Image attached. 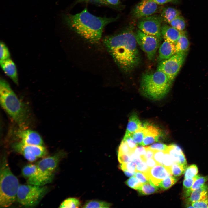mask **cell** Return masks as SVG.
<instances>
[{"label": "cell", "mask_w": 208, "mask_h": 208, "mask_svg": "<svg viewBox=\"0 0 208 208\" xmlns=\"http://www.w3.org/2000/svg\"><path fill=\"white\" fill-rule=\"evenodd\" d=\"M133 24L120 32L106 37L104 43L114 59L125 71L131 70L138 64L140 56Z\"/></svg>", "instance_id": "1"}, {"label": "cell", "mask_w": 208, "mask_h": 208, "mask_svg": "<svg viewBox=\"0 0 208 208\" xmlns=\"http://www.w3.org/2000/svg\"><path fill=\"white\" fill-rule=\"evenodd\" d=\"M116 17H98L89 12L87 8L75 14H65L62 16L64 23L70 29L88 41L99 42L103 30L108 24L116 21Z\"/></svg>", "instance_id": "2"}, {"label": "cell", "mask_w": 208, "mask_h": 208, "mask_svg": "<svg viewBox=\"0 0 208 208\" xmlns=\"http://www.w3.org/2000/svg\"><path fill=\"white\" fill-rule=\"evenodd\" d=\"M0 102L3 109L20 129H27L29 116L27 106L16 96L8 83L0 81Z\"/></svg>", "instance_id": "3"}, {"label": "cell", "mask_w": 208, "mask_h": 208, "mask_svg": "<svg viewBox=\"0 0 208 208\" xmlns=\"http://www.w3.org/2000/svg\"><path fill=\"white\" fill-rule=\"evenodd\" d=\"M172 82L164 73L157 70L153 73L143 75L140 90L144 95L148 98L160 99L168 92Z\"/></svg>", "instance_id": "4"}, {"label": "cell", "mask_w": 208, "mask_h": 208, "mask_svg": "<svg viewBox=\"0 0 208 208\" xmlns=\"http://www.w3.org/2000/svg\"><path fill=\"white\" fill-rule=\"evenodd\" d=\"M18 180L12 172L7 160L4 157L0 170V206L5 208L11 206L16 200L19 186Z\"/></svg>", "instance_id": "5"}, {"label": "cell", "mask_w": 208, "mask_h": 208, "mask_svg": "<svg viewBox=\"0 0 208 208\" xmlns=\"http://www.w3.org/2000/svg\"><path fill=\"white\" fill-rule=\"evenodd\" d=\"M66 155L63 151L44 158L36 164L37 170L34 176L27 179L28 184L43 186L52 181L54 172L61 160Z\"/></svg>", "instance_id": "6"}, {"label": "cell", "mask_w": 208, "mask_h": 208, "mask_svg": "<svg viewBox=\"0 0 208 208\" xmlns=\"http://www.w3.org/2000/svg\"><path fill=\"white\" fill-rule=\"evenodd\" d=\"M48 188L43 186L31 184L20 185L16 200L22 205L32 207L37 205L46 194Z\"/></svg>", "instance_id": "7"}, {"label": "cell", "mask_w": 208, "mask_h": 208, "mask_svg": "<svg viewBox=\"0 0 208 208\" xmlns=\"http://www.w3.org/2000/svg\"><path fill=\"white\" fill-rule=\"evenodd\" d=\"M186 55V53H176L169 58L161 61L157 70L164 73L173 82L179 72Z\"/></svg>", "instance_id": "8"}, {"label": "cell", "mask_w": 208, "mask_h": 208, "mask_svg": "<svg viewBox=\"0 0 208 208\" xmlns=\"http://www.w3.org/2000/svg\"><path fill=\"white\" fill-rule=\"evenodd\" d=\"M138 20L137 25L139 29L145 34L162 40L161 29L164 21L160 14H154Z\"/></svg>", "instance_id": "9"}, {"label": "cell", "mask_w": 208, "mask_h": 208, "mask_svg": "<svg viewBox=\"0 0 208 208\" xmlns=\"http://www.w3.org/2000/svg\"><path fill=\"white\" fill-rule=\"evenodd\" d=\"M12 147L14 151L31 162L38 158L45 157L48 153L47 150L44 146L26 144L20 141L13 143Z\"/></svg>", "instance_id": "10"}, {"label": "cell", "mask_w": 208, "mask_h": 208, "mask_svg": "<svg viewBox=\"0 0 208 208\" xmlns=\"http://www.w3.org/2000/svg\"><path fill=\"white\" fill-rule=\"evenodd\" d=\"M135 35L137 44L146 53L148 59L152 60L155 56L160 40L155 36L145 34L138 29H136Z\"/></svg>", "instance_id": "11"}, {"label": "cell", "mask_w": 208, "mask_h": 208, "mask_svg": "<svg viewBox=\"0 0 208 208\" xmlns=\"http://www.w3.org/2000/svg\"><path fill=\"white\" fill-rule=\"evenodd\" d=\"M162 8L160 5L149 0H142L136 4L131 12V16L138 20L160 12Z\"/></svg>", "instance_id": "12"}, {"label": "cell", "mask_w": 208, "mask_h": 208, "mask_svg": "<svg viewBox=\"0 0 208 208\" xmlns=\"http://www.w3.org/2000/svg\"><path fill=\"white\" fill-rule=\"evenodd\" d=\"M16 136L20 142L26 144L44 146L43 140L40 135L33 130L26 129H18L16 132Z\"/></svg>", "instance_id": "13"}, {"label": "cell", "mask_w": 208, "mask_h": 208, "mask_svg": "<svg viewBox=\"0 0 208 208\" xmlns=\"http://www.w3.org/2000/svg\"><path fill=\"white\" fill-rule=\"evenodd\" d=\"M149 181L158 187L159 183L167 177L172 175L170 170L162 165L158 164L150 168L144 173Z\"/></svg>", "instance_id": "14"}, {"label": "cell", "mask_w": 208, "mask_h": 208, "mask_svg": "<svg viewBox=\"0 0 208 208\" xmlns=\"http://www.w3.org/2000/svg\"><path fill=\"white\" fill-rule=\"evenodd\" d=\"M144 137L142 142L144 145L146 146L158 142L162 135L161 130L158 127L148 123L144 124Z\"/></svg>", "instance_id": "15"}, {"label": "cell", "mask_w": 208, "mask_h": 208, "mask_svg": "<svg viewBox=\"0 0 208 208\" xmlns=\"http://www.w3.org/2000/svg\"><path fill=\"white\" fill-rule=\"evenodd\" d=\"M1 67L5 73L17 85L18 84L17 71L16 65L10 58L0 60Z\"/></svg>", "instance_id": "16"}, {"label": "cell", "mask_w": 208, "mask_h": 208, "mask_svg": "<svg viewBox=\"0 0 208 208\" xmlns=\"http://www.w3.org/2000/svg\"><path fill=\"white\" fill-rule=\"evenodd\" d=\"M208 198V185L205 184L193 190L186 199L187 207H193L191 204L193 202Z\"/></svg>", "instance_id": "17"}, {"label": "cell", "mask_w": 208, "mask_h": 208, "mask_svg": "<svg viewBox=\"0 0 208 208\" xmlns=\"http://www.w3.org/2000/svg\"><path fill=\"white\" fill-rule=\"evenodd\" d=\"M181 32L166 24H162L161 27V34L164 40L174 44L178 39Z\"/></svg>", "instance_id": "18"}, {"label": "cell", "mask_w": 208, "mask_h": 208, "mask_svg": "<svg viewBox=\"0 0 208 208\" xmlns=\"http://www.w3.org/2000/svg\"><path fill=\"white\" fill-rule=\"evenodd\" d=\"M159 53L158 58L159 61L169 58L176 53L175 44L164 40L159 48Z\"/></svg>", "instance_id": "19"}, {"label": "cell", "mask_w": 208, "mask_h": 208, "mask_svg": "<svg viewBox=\"0 0 208 208\" xmlns=\"http://www.w3.org/2000/svg\"><path fill=\"white\" fill-rule=\"evenodd\" d=\"M160 13L164 22L169 24L181 14L179 10L171 7H162Z\"/></svg>", "instance_id": "20"}, {"label": "cell", "mask_w": 208, "mask_h": 208, "mask_svg": "<svg viewBox=\"0 0 208 208\" xmlns=\"http://www.w3.org/2000/svg\"><path fill=\"white\" fill-rule=\"evenodd\" d=\"M189 41L186 33L182 31L178 39L175 44L176 53H186L189 47Z\"/></svg>", "instance_id": "21"}, {"label": "cell", "mask_w": 208, "mask_h": 208, "mask_svg": "<svg viewBox=\"0 0 208 208\" xmlns=\"http://www.w3.org/2000/svg\"><path fill=\"white\" fill-rule=\"evenodd\" d=\"M142 126L137 115L133 113L129 117L125 133L131 135Z\"/></svg>", "instance_id": "22"}, {"label": "cell", "mask_w": 208, "mask_h": 208, "mask_svg": "<svg viewBox=\"0 0 208 208\" xmlns=\"http://www.w3.org/2000/svg\"><path fill=\"white\" fill-rule=\"evenodd\" d=\"M86 2H93L113 8H118L121 5L120 0H76L74 5Z\"/></svg>", "instance_id": "23"}, {"label": "cell", "mask_w": 208, "mask_h": 208, "mask_svg": "<svg viewBox=\"0 0 208 208\" xmlns=\"http://www.w3.org/2000/svg\"><path fill=\"white\" fill-rule=\"evenodd\" d=\"M159 188L154 185L150 181L148 183H143L137 190L141 195H146L153 194L158 192Z\"/></svg>", "instance_id": "24"}, {"label": "cell", "mask_w": 208, "mask_h": 208, "mask_svg": "<svg viewBox=\"0 0 208 208\" xmlns=\"http://www.w3.org/2000/svg\"><path fill=\"white\" fill-rule=\"evenodd\" d=\"M112 204L108 202L97 200H91L86 202L83 208H110Z\"/></svg>", "instance_id": "25"}, {"label": "cell", "mask_w": 208, "mask_h": 208, "mask_svg": "<svg viewBox=\"0 0 208 208\" xmlns=\"http://www.w3.org/2000/svg\"><path fill=\"white\" fill-rule=\"evenodd\" d=\"M37 168L36 164H29L26 165L22 169L23 176L28 179L33 177L36 173Z\"/></svg>", "instance_id": "26"}, {"label": "cell", "mask_w": 208, "mask_h": 208, "mask_svg": "<svg viewBox=\"0 0 208 208\" xmlns=\"http://www.w3.org/2000/svg\"><path fill=\"white\" fill-rule=\"evenodd\" d=\"M178 180V179L172 175L168 176L159 183L158 187L162 190H167L175 184Z\"/></svg>", "instance_id": "27"}, {"label": "cell", "mask_w": 208, "mask_h": 208, "mask_svg": "<svg viewBox=\"0 0 208 208\" xmlns=\"http://www.w3.org/2000/svg\"><path fill=\"white\" fill-rule=\"evenodd\" d=\"M174 163H178L180 154L183 152L181 148L175 144H172L168 146L167 150Z\"/></svg>", "instance_id": "28"}, {"label": "cell", "mask_w": 208, "mask_h": 208, "mask_svg": "<svg viewBox=\"0 0 208 208\" xmlns=\"http://www.w3.org/2000/svg\"><path fill=\"white\" fill-rule=\"evenodd\" d=\"M196 175L193 178H184L183 183V196L184 198H187L190 196V190L196 179Z\"/></svg>", "instance_id": "29"}, {"label": "cell", "mask_w": 208, "mask_h": 208, "mask_svg": "<svg viewBox=\"0 0 208 208\" xmlns=\"http://www.w3.org/2000/svg\"><path fill=\"white\" fill-rule=\"evenodd\" d=\"M81 202L78 199L69 198L64 200L60 205V208H78L81 206Z\"/></svg>", "instance_id": "30"}, {"label": "cell", "mask_w": 208, "mask_h": 208, "mask_svg": "<svg viewBox=\"0 0 208 208\" xmlns=\"http://www.w3.org/2000/svg\"><path fill=\"white\" fill-rule=\"evenodd\" d=\"M170 24L171 26L180 31H183L186 26V23L184 18L181 15L172 20Z\"/></svg>", "instance_id": "31"}, {"label": "cell", "mask_w": 208, "mask_h": 208, "mask_svg": "<svg viewBox=\"0 0 208 208\" xmlns=\"http://www.w3.org/2000/svg\"><path fill=\"white\" fill-rule=\"evenodd\" d=\"M187 167L178 163H174L170 167L172 175L176 177L181 176L185 173Z\"/></svg>", "instance_id": "32"}, {"label": "cell", "mask_w": 208, "mask_h": 208, "mask_svg": "<svg viewBox=\"0 0 208 208\" xmlns=\"http://www.w3.org/2000/svg\"><path fill=\"white\" fill-rule=\"evenodd\" d=\"M134 141L137 144L141 145L145 135V129L142 126L131 135Z\"/></svg>", "instance_id": "33"}, {"label": "cell", "mask_w": 208, "mask_h": 208, "mask_svg": "<svg viewBox=\"0 0 208 208\" xmlns=\"http://www.w3.org/2000/svg\"><path fill=\"white\" fill-rule=\"evenodd\" d=\"M196 177V179L194 182L190 190V194L193 190L199 188L205 184V183L208 180V176H203L199 175H197Z\"/></svg>", "instance_id": "34"}, {"label": "cell", "mask_w": 208, "mask_h": 208, "mask_svg": "<svg viewBox=\"0 0 208 208\" xmlns=\"http://www.w3.org/2000/svg\"><path fill=\"white\" fill-rule=\"evenodd\" d=\"M198 169L195 164H192L187 167L185 172L184 178L194 177L198 173Z\"/></svg>", "instance_id": "35"}, {"label": "cell", "mask_w": 208, "mask_h": 208, "mask_svg": "<svg viewBox=\"0 0 208 208\" xmlns=\"http://www.w3.org/2000/svg\"><path fill=\"white\" fill-rule=\"evenodd\" d=\"M137 179L134 176L131 177L125 182V183L130 187L138 190L143 183Z\"/></svg>", "instance_id": "36"}, {"label": "cell", "mask_w": 208, "mask_h": 208, "mask_svg": "<svg viewBox=\"0 0 208 208\" xmlns=\"http://www.w3.org/2000/svg\"><path fill=\"white\" fill-rule=\"evenodd\" d=\"M10 57V54L9 50L3 42L0 43V60H6Z\"/></svg>", "instance_id": "37"}, {"label": "cell", "mask_w": 208, "mask_h": 208, "mask_svg": "<svg viewBox=\"0 0 208 208\" xmlns=\"http://www.w3.org/2000/svg\"><path fill=\"white\" fill-rule=\"evenodd\" d=\"M129 147L126 142L123 139L119 147L118 153L124 154L129 155L133 152Z\"/></svg>", "instance_id": "38"}, {"label": "cell", "mask_w": 208, "mask_h": 208, "mask_svg": "<svg viewBox=\"0 0 208 208\" xmlns=\"http://www.w3.org/2000/svg\"><path fill=\"white\" fill-rule=\"evenodd\" d=\"M119 167L123 171L127 170L130 172H136V165L132 162L120 164Z\"/></svg>", "instance_id": "39"}, {"label": "cell", "mask_w": 208, "mask_h": 208, "mask_svg": "<svg viewBox=\"0 0 208 208\" xmlns=\"http://www.w3.org/2000/svg\"><path fill=\"white\" fill-rule=\"evenodd\" d=\"M174 163L169 153L167 151H165L163 159V165L168 168L170 171V167Z\"/></svg>", "instance_id": "40"}, {"label": "cell", "mask_w": 208, "mask_h": 208, "mask_svg": "<svg viewBox=\"0 0 208 208\" xmlns=\"http://www.w3.org/2000/svg\"><path fill=\"white\" fill-rule=\"evenodd\" d=\"M123 139L126 142L129 147L132 150L134 151L138 147V144L134 141L131 135L125 133Z\"/></svg>", "instance_id": "41"}, {"label": "cell", "mask_w": 208, "mask_h": 208, "mask_svg": "<svg viewBox=\"0 0 208 208\" xmlns=\"http://www.w3.org/2000/svg\"><path fill=\"white\" fill-rule=\"evenodd\" d=\"M165 153V151L154 150L153 158L158 164L163 165V159Z\"/></svg>", "instance_id": "42"}, {"label": "cell", "mask_w": 208, "mask_h": 208, "mask_svg": "<svg viewBox=\"0 0 208 208\" xmlns=\"http://www.w3.org/2000/svg\"><path fill=\"white\" fill-rule=\"evenodd\" d=\"M191 205L194 208H208V198L192 203Z\"/></svg>", "instance_id": "43"}, {"label": "cell", "mask_w": 208, "mask_h": 208, "mask_svg": "<svg viewBox=\"0 0 208 208\" xmlns=\"http://www.w3.org/2000/svg\"><path fill=\"white\" fill-rule=\"evenodd\" d=\"M135 175L138 181L142 183H146L149 182V179L144 173L136 171Z\"/></svg>", "instance_id": "44"}, {"label": "cell", "mask_w": 208, "mask_h": 208, "mask_svg": "<svg viewBox=\"0 0 208 208\" xmlns=\"http://www.w3.org/2000/svg\"><path fill=\"white\" fill-rule=\"evenodd\" d=\"M148 146L151 149L155 151H166L168 148V146L162 143H155Z\"/></svg>", "instance_id": "45"}, {"label": "cell", "mask_w": 208, "mask_h": 208, "mask_svg": "<svg viewBox=\"0 0 208 208\" xmlns=\"http://www.w3.org/2000/svg\"><path fill=\"white\" fill-rule=\"evenodd\" d=\"M150 168L147 165L146 161H142L136 165V171H139L144 173L147 172Z\"/></svg>", "instance_id": "46"}, {"label": "cell", "mask_w": 208, "mask_h": 208, "mask_svg": "<svg viewBox=\"0 0 208 208\" xmlns=\"http://www.w3.org/2000/svg\"><path fill=\"white\" fill-rule=\"evenodd\" d=\"M129 156L131 161L136 165L142 161L140 156L135 153L134 151L131 153Z\"/></svg>", "instance_id": "47"}, {"label": "cell", "mask_w": 208, "mask_h": 208, "mask_svg": "<svg viewBox=\"0 0 208 208\" xmlns=\"http://www.w3.org/2000/svg\"><path fill=\"white\" fill-rule=\"evenodd\" d=\"M118 160L120 164L126 163L130 161V157L129 155L118 153Z\"/></svg>", "instance_id": "48"}, {"label": "cell", "mask_w": 208, "mask_h": 208, "mask_svg": "<svg viewBox=\"0 0 208 208\" xmlns=\"http://www.w3.org/2000/svg\"><path fill=\"white\" fill-rule=\"evenodd\" d=\"M146 147V153L145 155L142 157L143 161H146V160L149 158H153L154 150L150 148L149 146Z\"/></svg>", "instance_id": "49"}, {"label": "cell", "mask_w": 208, "mask_h": 208, "mask_svg": "<svg viewBox=\"0 0 208 208\" xmlns=\"http://www.w3.org/2000/svg\"><path fill=\"white\" fill-rule=\"evenodd\" d=\"M134 152L140 156H144L146 153V147H137L134 150Z\"/></svg>", "instance_id": "50"}, {"label": "cell", "mask_w": 208, "mask_h": 208, "mask_svg": "<svg viewBox=\"0 0 208 208\" xmlns=\"http://www.w3.org/2000/svg\"><path fill=\"white\" fill-rule=\"evenodd\" d=\"M153 1L157 4L161 5L168 3H177L179 0H149Z\"/></svg>", "instance_id": "51"}, {"label": "cell", "mask_w": 208, "mask_h": 208, "mask_svg": "<svg viewBox=\"0 0 208 208\" xmlns=\"http://www.w3.org/2000/svg\"><path fill=\"white\" fill-rule=\"evenodd\" d=\"M178 163L183 166L187 167L186 159L183 152L179 155Z\"/></svg>", "instance_id": "52"}, {"label": "cell", "mask_w": 208, "mask_h": 208, "mask_svg": "<svg viewBox=\"0 0 208 208\" xmlns=\"http://www.w3.org/2000/svg\"><path fill=\"white\" fill-rule=\"evenodd\" d=\"M146 162L150 168L153 167L158 164L153 158L147 159Z\"/></svg>", "instance_id": "53"}, {"label": "cell", "mask_w": 208, "mask_h": 208, "mask_svg": "<svg viewBox=\"0 0 208 208\" xmlns=\"http://www.w3.org/2000/svg\"><path fill=\"white\" fill-rule=\"evenodd\" d=\"M126 176L128 177H130L133 176L135 175V172H130L127 170L123 171Z\"/></svg>", "instance_id": "54"}]
</instances>
